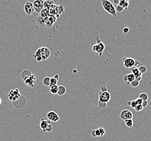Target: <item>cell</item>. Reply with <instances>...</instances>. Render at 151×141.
<instances>
[{
    "mask_svg": "<svg viewBox=\"0 0 151 141\" xmlns=\"http://www.w3.org/2000/svg\"><path fill=\"white\" fill-rule=\"evenodd\" d=\"M102 7L107 13L116 17L117 14L115 10V7L114 5L109 0H101Z\"/></svg>",
    "mask_w": 151,
    "mask_h": 141,
    "instance_id": "obj_1",
    "label": "cell"
},
{
    "mask_svg": "<svg viewBox=\"0 0 151 141\" xmlns=\"http://www.w3.org/2000/svg\"><path fill=\"white\" fill-rule=\"evenodd\" d=\"M105 49V44L102 42L101 40L99 37H97V43L93 44L92 47V51L93 52L98 53L100 57H102L103 52Z\"/></svg>",
    "mask_w": 151,
    "mask_h": 141,
    "instance_id": "obj_2",
    "label": "cell"
},
{
    "mask_svg": "<svg viewBox=\"0 0 151 141\" xmlns=\"http://www.w3.org/2000/svg\"><path fill=\"white\" fill-rule=\"evenodd\" d=\"M40 126L41 130L43 132H50L52 131L53 128L52 125L51 124L50 121L49 120L46 119L45 118H41L40 120Z\"/></svg>",
    "mask_w": 151,
    "mask_h": 141,
    "instance_id": "obj_3",
    "label": "cell"
},
{
    "mask_svg": "<svg viewBox=\"0 0 151 141\" xmlns=\"http://www.w3.org/2000/svg\"><path fill=\"white\" fill-rule=\"evenodd\" d=\"M123 66L125 68H132L133 67L137 66L140 64L138 60L133 59L132 58L125 57L122 59Z\"/></svg>",
    "mask_w": 151,
    "mask_h": 141,
    "instance_id": "obj_4",
    "label": "cell"
},
{
    "mask_svg": "<svg viewBox=\"0 0 151 141\" xmlns=\"http://www.w3.org/2000/svg\"><path fill=\"white\" fill-rule=\"evenodd\" d=\"M21 92L18 88H15L14 90H11L8 95V98L12 102H15L21 97Z\"/></svg>",
    "mask_w": 151,
    "mask_h": 141,
    "instance_id": "obj_5",
    "label": "cell"
},
{
    "mask_svg": "<svg viewBox=\"0 0 151 141\" xmlns=\"http://www.w3.org/2000/svg\"><path fill=\"white\" fill-rule=\"evenodd\" d=\"M111 98V96L110 93L108 91L102 92L101 91L99 93V97H98V102H101L102 103H107L110 101Z\"/></svg>",
    "mask_w": 151,
    "mask_h": 141,
    "instance_id": "obj_6",
    "label": "cell"
},
{
    "mask_svg": "<svg viewBox=\"0 0 151 141\" xmlns=\"http://www.w3.org/2000/svg\"><path fill=\"white\" fill-rule=\"evenodd\" d=\"M26 103H27L26 99L25 98V97H23V96H21L18 100H17L15 102H13V104L15 108L20 109L25 107Z\"/></svg>",
    "mask_w": 151,
    "mask_h": 141,
    "instance_id": "obj_7",
    "label": "cell"
},
{
    "mask_svg": "<svg viewBox=\"0 0 151 141\" xmlns=\"http://www.w3.org/2000/svg\"><path fill=\"white\" fill-rule=\"evenodd\" d=\"M37 78L36 76L34 74H31L30 76L26 78L25 80H23L24 83H25L27 86L30 87H33L35 85L36 82Z\"/></svg>",
    "mask_w": 151,
    "mask_h": 141,
    "instance_id": "obj_8",
    "label": "cell"
},
{
    "mask_svg": "<svg viewBox=\"0 0 151 141\" xmlns=\"http://www.w3.org/2000/svg\"><path fill=\"white\" fill-rule=\"evenodd\" d=\"M34 10L37 13H40L44 8L43 0H35L33 3Z\"/></svg>",
    "mask_w": 151,
    "mask_h": 141,
    "instance_id": "obj_9",
    "label": "cell"
},
{
    "mask_svg": "<svg viewBox=\"0 0 151 141\" xmlns=\"http://www.w3.org/2000/svg\"><path fill=\"white\" fill-rule=\"evenodd\" d=\"M24 11H25L26 14L28 16L33 14L35 12L33 3L29 1L26 2L25 5H24Z\"/></svg>",
    "mask_w": 151,
    "mask_h": 141,
    "instance_id": "obj_10",
    "label": "cell"
},
{
    "mask_svg": "<svg viewBox=\"0 0 151 141\" xmlns=\"http://www.w3.org/2000/svg\"><path fill=\"white\" fill-rule=\"evenodd\" d=\"M133 117V113L128 109L123 110L120 113V118L123 121H125V120L129 119H132Z\"/></svg>",
    "mask_w": 151,
    "mask_h": 141,
    "instance_id": "obj_11",
    "label": "cell"
},
{
    "mask_svg": "<svg viewBox=\"0 0 151 141\" xmlns=\"http://www.w3.org/2000/svg\"><path fill=\"white\" fill-rule=\"evenodd\" d=\"M47 117L49 121L54 123L57 122L60 120L59 116L58 115L56 112L54 111H50L48 112L47 114Z\"/></svg>",
    "mask_w": 151,
    "mask_h": 141,
    "instance_id": "obj_12",
    "label": "cell"
},
{
    "mask_svg": "<svg viewBox=\"0 0 151 141\" xmlns=\"http://www.w3.org/2000/svg\"><path fill=\"white\" fill-rule=\"evenodd\" d=\"M41 56H42V61L46 60L48 59L50 56L51 52L50 50L46 47H41Z\"/></svg>",
    "mask_w": 151,
    "mask_h": 141,
    "instance_id": "obj_13",
    "label": "cell"
},
{
    "mask_svg": "<svg viewBox=\"0 0 151 141\" xmlns=\"http://www.w3.org/2000/svg\"><path fill=\"white\" fill-rule=\"evenodd\" d=\"M132 73L133 74L135 77V79L140 81L142 79V74L140 72L138 69V68L137 66L133 67L132 68H131Z\"/></svg>",
    "mask_w": 151,
    "mask_h": 141,
    "instance_id": "obj_14",
    "label": "cell"
},
{
    "mask_svg": "<svg viewBox=\"0 0 151 141\" xmlns=\"http://www.w3.org/2000/svg\"><path fill=\"white\" fill-rule=\"evenodd\" d=\"M34 58H35L36 60L38 62H41L42 61V56H41V47L39 48V49L36 51L35 54L34 55Z\"/></svg>",
    "mask_w": 151,
    "mask_h": 141,
    "instance_id": "obj_15",
    "label": "cell"
},
{
    "mask_svg": "<svg viewBox=\"0 0 151 141\" xmlns=\"http://www.w3.org/2000/svg\"><path fill=\"white\" fill-rule=\"evenodd\" d=\"M32 74L33 73H32V72H31L30 70H25L22 72L21 74V79L23 80Z\"/></svg>",
    "mask_w": 151,
    "mask_h": 141,
    "instance_id": "obj_16",
    "label": "cell"
},
{
    "mask_svg": "<svg viewBox=\"0 0 151 141\" xmlns=\"http://www.w3.org/2000/svg\"><path fill=\"white\" fill-rule=\"evenodd\" d=\"M66 92V88L63 85H60L59 86V88H58V91L57 93L59 96H63L64 95Z\"/></svg>",
    "mask_w": 151,
    "mask_h": 141,
    "instance_id": "obj_17",
    "label": "cell"
},
{
    "mask_svg": "<svg viewBox=\"0 0 151 141\" xmlns=\"http://www.w3.org/2000/svg\"><path fill=\"white\" fill-rule=\"evenodd\" d=\"M58 88H59V86L57 85L51 86H50L49 89L51 93L53 95H56L57 93Z\"/></svg>",
    "mask_w": 151,
    "mask_h": 141,
    "instance_id": "obj_18",
    "label": "cell"
},
{
    "mask_svg": "<svg viewBox=\"0 0 151 141\" xmlns=\"http://www.w3.org/2000/svg\"><path fill=\"white\" fill-rule=\"evenodd\" d=\"M127 84H130L131 82L135 80V77L133 73H129L127 74Z\"/></svg>",
    "mask_w": 151,
    "mask_h": 141,
    "instance_id": "obj_19",
    "label": "cell"
},
{
    "mask_svg": "<svg viewBox=\"0 0 151 141\" xmlns=\"http://www.w3.org/2000/svg\"><path fill=\"white\" fill-rule=\"evenodd\" d=\"M125 123L126 125L129 128H131L134 125V122L132 119H127L125 121Z\"/></svg>",
    "mask_w": 151,
    "mask_h": 141,
    "instance_id": "obj_20",
    "label": "cell"
},
{
    "mask_svg": "<svg viewBox=\"0 0 151 141\" xmlns=\"http://www.w3.org/2000/svg\"><path fill=\"white\" fill-rule=\"evenodd\" d=\"M50 78L49 77H46L43 78L42 80V83L45 86H49L50 85Z\"/></svg>",
    "mask_w": 151,
    "mask_h": 141,
    "instance_id": "obj_21",
    "label": "cell"
},
{
    "mask_svg": "<svg viewBox=\"0 0 151 141\" xmlns=\"http://www.w3.org/2000/svg\"><path fill=\"white\" fill-rule=\"evenodd\" d=\"M138 98L141 99L143 101H146L148 99V96L146 93H141L139 95Z\"/></svg>",
    "mask_w": 151,
    "mask_h": 141,
    "instance_id": "obj_22",
    "label": "cell"
},
{
    "mask_svg": "<svg viewBox=\"0 0 151 141\" xmlns=\"http://www.w3.org/2000/svg\"><path fill=\"white\" fill-rule=\"evenodd\" d=\"M58 80H57L54 77H51L50 79V85L49 86H53V85H56L57 84Z\"/></svg>",
    "mask_w": 151,
    "mask_h": 141,
    "instance_id": "obj_23",
    "label": "cell"
},
{
    "mask_svg": "<svg viewBox=\"0 0 151 141\" xmlns=\"http://www.w3.org/2000/svg\"><path fill=\"white\" fill-rule=\"evenodd\" d=\"M139 84H140V81L135 79L134 80H133L132 82H131V83H130V85H131V86L132 87L135 88L138 86L139 85Z\"/></svg>",
    "mask_w": 151,
    "mask_h": 141,
    "instance_id": "obj_24",
    "label": "cell"
},
{
    "mask_svg": "<svg viewBox=\"0 0 151 141\" xmlns=\"http://www.w3.org/2000/svg\"><path fill=\"white\" fill-rule=\"evenodd\" d=\"M127 104L128 105H129L130 106H131V107L132 108H133V109H134V108L135 107V106L137 105L136 102V101L135 100H134V101H131V102H129L127 103Z\"/></svg>",
    "mask_w": 151,
    "mask_h": 141,
    "instance_id": "obj_25",
    "label": "cell"
},
{
    "mask_svg": "<svg viewBox=\"0 0 151 141\" xmlns=\"http://www.w3.org/2000/svg\"><path fill=\"white\" fill-rule=\"evenodd\" d=\"M134 109L136 111H137V112H139V111H142V110L143 109V107H142L141 105L137 104V105L135 106V107L134 108Z\"/></svg>",
    "mask_w": 151,
    "mask_h": 141,
    "instance_id": "obj_26",
    "label": "cell"
},
{
    "mask_svg": "<svg viewBox=\"0 0 151 141\" xmlns=\"http://www.w3.org/2000/svg\"><path fill=\"white\" fill-rule=\"evenodd\" d=\"M115 10L116 13H121L124 9L122 7V6H120V5H117L115 7Z\"/></svg>",
    "mask_w": 151,
    "mask_h": 141,
    "instance_id": "obj_27",
    "label": "cell"
},
{
    "mask_svg": "<svg viewBox=\"0 0 151 141\" xmlns=\"http://www.w3.org/2000/svg\"><path fill=\"white\" fill-rule=\"evenodd\" d=\"M99 130V131H100V137L101 136H104L105 134H106V130L105 129L102 128V127H100V128H98Z\"/></svg>",
    "mask_w": 151,
    "mask_h": 141,
    "instance_id": "obj_28",
    "label": "cell"
},
{
    "mask_svg": "<svg viewBox=\"0 0 151 141\" xmlns=\"http://www.w3.org/2000/svg\"><path fill=\"white\" fill-rule=\"evenodd\" d=\"M138 69L139 70V71L141 72L142 74L145 73V72L147 71V67H146L145 66H141L138 68Z\"/></svg>",
    "mask_w": 151,
    "mask_h": 141,
    "instance_id": "obj_29",
    "label": "cell"
},
{
    "mask_svg": "<svg viewBox=\"0 0 151 141\" xmlns=\"http://www.w3.org/2000/svg\"><path fill=\"white\" fill-rule=\"evenodd\" d=\"M98 106H99V108L100 109H105L106 108V106H107V104L98 102Z\"/></svg>",
    "mask_w": 151,
    "mask_h": 141,
    "instance_id": "obj_30",
    "label": "cell"
},
{
    "mask_svg": "<svg viewBox=\"0 0 151 141\" xmlns=\"http://www.w3.org/2000/svg\"><path fill=\"white\" fill-rule=\"evenodd\" d=\"M100 91L102 92H104L107 91V87H106L105 85H102L101 86V90H100Z\"/></svg>",
    "mask_w": 151,
    "mask_h": 141,
    "instance_id": "obj_31",
    "label": "cell"
},
{
    "mask_svg": "<svg viewBox=\"0 0 151 141\" xmlns=\"http://www.w3.org/2000/svg\"><path fill=\"white\" fill-rule=\"evenodd\" d=\"M123 33L124 34H127L129 32V28L128 27H125L123 28Z\"/></svg>",
    "mask_w": 151,
    "mask_h": 141,
    "instance_id": "obj_32",
    "label": "cell"
},
{
    "mask_svg": "<svg viewBox=\"0 0 151 141\" xmlns=\"http://www.w3.org/2000/svg\"><path fill=\"white\" fill-rule=\"evenodd\" d=\"M135 101H136V104H140V105H141L142 103V102H143L142 100H141V99H140V98H138L137 99H136Z\"/></svg>",
    "mask_w": 151,
    "mask_h": 141,
    "instance_id": "obj_33",
    "label": "cell"
},
{
    "mask_svg": "<svg viewBox=\"0 0 151 141\" xmlns=\"http://www.w3.org/2000/svg\"><path fill=\"white\" fill-rule=\"evenodd\" d=\"M141 105L143 107V108L144 109L145 108H146V106L148 105V102H147V101H143L142 104H141Z\"/></svg>",
    "mask_w": 151,
    "mask_h": 141,
    "instance_id": "obj_34",
    "label": "cell"
},
{
    "mask_svg": "<svg viewBox=\"0 0 151 141\" xmlns=\"http://www.w3.org/2000/svg\"><path fill=\"white\" fill-rule=\"evenodd\" d=\"M91 135L93 137H97V135H96V133H95V129L92 130V131L91 132Z\"/></svg>",
    "mask_w": 151,
    "mask_h": 141,
    "instance_id": "obj_35",
    "label": "cell"
},
{
    "mask_svg": "<svg viewBox=\"0 0 151 141\" xmlns=\"http://www.w3.org/2000/svg\"><path fill=\"white\" fill-rule=\"evenodd\" d=\"M120 1V0H113V2L114 3V4L117 6V5H119Z\"/></svg>",
    "mask_w": 151,
    "mask_h": 141,
    "instance_id": "obj_36",
    "label": "cell"
},
{
    "mask_svg": "<svg viewBox=\"0 0 151 141\" xmlns=\"http://www.w3.org/2000/svg\"><path fill=\"white\" fill-rule=\"evenodd\" d=\"M53 77H54L56 79H57V80H59V75H58V74H55V75H54Z\"/></svg>",
    "mask_w": 151,
    "mask_h": 141,
    "instance_id": "obj_37",
    "label": "cell"
},
{
    "mask_svg": "<svg viewBox=\"0 0 151 141\" xmlns=\"http://www.w3.org/2000/svg\"><path fill=\"white\" fill-rule=\"evenodd\" d=\"M1 104H2V99H1V97H0V105H1Z\"/></svg>",
    "mask_w": 151,
    "mask_h": 141,
    "instance_id": "obj_38",
    "label": "cell"
},
{
    "mask_svg": "<svg viewBox=\"0 0 151 141\" xmlns=\"http://www.w3.org/2000/svg\"><path fill=\"white\" fill-rule=\"evenodd\" d=\"M125 1H128V2H129V0H125Z\"/></svg>",
    "mask_w": 151,
    "mask_h": 141,
    "instance_id": "obj_39",
    "label": "cell"
}]
</instances>
